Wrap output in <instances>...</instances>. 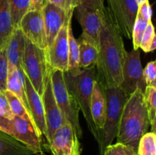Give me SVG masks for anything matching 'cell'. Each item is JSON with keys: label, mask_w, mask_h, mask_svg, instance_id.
Instances as JSON below:
<instances>
[{"label": "cell", "mask_w": 156, "mask_h": 155, "mask_svg": "<svg viewBox=\"0 0 156 155\" xmlns=\"http://www.w3.org/2000/svg\"><path fill=\"white\" fill-rule=\"evenodd\" d=\"M123 36L105 14L98 43L95 62L97 81L105 89L118 88L123 81V68L126 56Z\"/></svg>", "instance_id": "1"}, {"label": "cell", "mask_w": 156, "mask_h": 155, "mask_svg": "<svg viewBox=\"0 0 156 155\" xmlns=\"http://www.w3.org/2000/svg\"><path fill=\"white\" fill-rule=\"evenodd\" d=\"M149 115L144 99V91L136 88L126 99L119 122L117 142L128 146L137 153L140 138L148 132Z\"/></svg>", "instance_id": "2"}, {"label": "cell", "mask_w": 156, "mask_h": 155, "mask_svg": "<svg viewBox=\"0 0 156 155\" xmlns=\"http://www.w3.org/2000/svg\"><path fill=\"white\" fill-rule=\"evenodd\" d=\"M64 79L69 91L76 100L79 111L83 113L88 130L98 143L100 134L94 125L91 113V94L93 87L97 81L95 65L65 71Z\"/></svg>", "instance_id": "3"}, {"label": "cell", "mask_w": 156, "mask_h": 155, "mask_svg": "<svg viewBox=\"0 0 156 155\" xmlns=\"http://www.w3.org/2000/svg\"><path fill=\"white\" fill-rule=\"evenodd\" d=\"M21 67L34 88L42 95L52 70L47 62L45 50L38 48L26 39Z\"/></svg>", "instance_id": "4"}, {"label": "cell", "mask_w": 156, "mask_h": 155, "mask_svg": "<svg viewBox=\"0 0 156 155\" xmlns=\"http://www.w3.org/2000/svg\"><path fill=\"white\" fill-rule=\"evenodd\" d=\"M105 94L107 111L105 126L101 132L98 142L100 155H103L105 148L112 144L114 139L116 138L122 111L127 99L120 87L107 88L105 89Z\"/></svg>", "instance_id": "5"}, {"label": "cell", "mask_w": 156, "mask_h": 155, "mask_svg": "<svg viewBox=\"0 0 156 155\" xmlns=\"http://www.w3.org/2000/svg\"><path fill=\"white\" fill-rule=\"evenodd\" d=\"M50 78L53 86V94L64 119L73 126L79 138L82 139V130L79 122L80 111L74 97L66 84L64 71L52 69L50 72Z\"/></svg>", "instance_id": "6"}, {"label": "cell", "mask_w": 156, "mask_h": 155, "mask_svg": "<svg viewBox=\"0 0 156 155\" xmlns=\"http://www.w3.org/2000/svg\"><path fill=\"white\" fill-rule=\"evenodd\" d=\"M0 131L28 147L34 155L44 152L43 139L37 135L31 123L21 117L14 115L10 119H1Z\"/></svg>", "instance_id": "7"}, {"label": "cell", "mask_w": 156, "mask_h": 155, "mask_svg": "<svg viewBox=\"0 0 156 155\" xmlns=\"http://www.w3.org/2000/svg\"><path fill=\"white\" fill-rule=\"evenodd\" d=\"M110 20L122 36L132 39L134 22L138 12L136 0H108L106 7Z\"/></svg>", "instance_id": "8"}, {"label": "cell", "mask_w": 156, "mask_h": 155, "mask_svg": "<svg viewBox=\"0 0 156 155\" xmlns=\"http://www.w3.org/2000/svg\"><path fill=\"white\" fill-rule=\"evenodd\" d=\"M76 19L82 29V36L97 46L106 14V7H95L79 2L75 9Z\"/></svg>", "instance_id": "9"}, {"label": "cell", "mask_w": 156, "mask_h": 155, "mask_svg": "<svg viewBox=\"0 0 156 155\" xmlns=\"http://www.w3.org/2000/svg\"><path fill=\"white\" fill-rule=\"evenodd\" d=\"M80 140L73 126L65 122L54 132L47 146L52 155H81Z\"/></svg>", "instance_id": "10"}, {"label": "cell", "mask_w": 156, "mask_h": 155, "mask_svg": "<svg viewBox=\"0 0 156 155\" xmlns=\"http://www.w3.org/2000/svg\"><path fill=\"white\" fill-rule=\"evenodd\" d=\"M143 71L140 50L127 52L123 68V81L120 86L127 97L136 88H141L143 91L146 88Z\"/></svg>", "instance_id": "11"}, {"label": "cell", "mask_w": 156, "mask_h": 155, "mask_svg": "<svg viewBox=\"0 0 156 155\" xmlns=\"http://www.w3.org/2000/svg\"><path fill=\"white\" fill-rule=\"evenodd\" d=\"M72 18H69L58 32L54 41L46 51L47 62L51 69H57L62 71L68 70L69 45L68 30L72 24Z\"/></svg>", "instance_id": "12"}, {"label": "cell", "mask_w": 156, "mask_h": 155, "mask_svg": "<svg viewBox=\"0 0 156 155\" xmlns=\"http://www.w3.org/2000/svg\"><path fill=\"white\" fill-rule=\"evenodd\" d=\"M18 27L27 40L41 50H47V41L42 11H28L21 20Z\"/></svg>", "instance_id": "13"}, {"label": "cell", "mask_w": 156, "mask_h": 155, "mask_svg": "<svg viewBox=\"0 0 156 155\" xmlns=\"http://www.w3.org/2000/svg\"><path fill=\"white\" fill-rule=\"evenodd\" d=\"M41 97H42L43 104H44V117H45L46 129H47L45 138L48 142L54 132L62 124L66 122L56 103V99L53 94L50 75L47 80Z\"/></svg>", "instance_id": "14"}, {"label": "cell", "mask_w": 156, "mask_h": 155, "mask_svg": "<svg viewBox=\"0 0 156 155\" xmlns=\"http://www.w3.org/2000/svg\"><path fill=\"white\" fill-rule=\"evenodd\" d=\"M42 14L47 36V48H49L61 27L69 18L73 17V14H67L63 9L50 2L44 6L42 9Z\"/></svg>", "instance_id": "15"}, {"label": "cell", "mask_w": 156, "mask_h": 155, "mask_svg": "<svg viewBox=\"0 0 156 155\" xmlns=\"http://www.w3.org/2000/svg\"><path fill=\"white\" fill-rule=\"evenodd\" d=\"M24 72V71H23ZM24 84H25L26 92H27V100H28L29 107L31 116L34 122L37 131L39 134L40 137L43 138L46 135V123L45 117H44V104H43L42 97L40 95L36 90L34 88L30 81L27 76L24 74Z\"/></svg>", "instance_id": "16"}, {"label": "cell", "mask_w": 156, "mask_h": 155, "mask_svg": "<svg viewBox=\"0 0 156 155\" xmlns=\"http://www.w3.org/2000/svg\"><path fill=\"white\" fill-rule=\"evenodd\" d=\"M25 42L26 38L21 29L19 27L14 29L5 47L9 66H14L19 70L22 69L21 64L25 49Z\"/></svg>", "instance_id": "17"}, {"label": "cell", "mask_w": 156, "mask_h": 155, "mask_svg": "<svg viewBox=\"0 0 156 155\" xmlns=\"http://www.w3.org/2000/svg\"><path fill=\"white\" fill-rule=\"evenodd\" d=\"M106 111L107 99L105 89L96 81L93 87L92 94H91V113L94 125L100 134V136L101 132L105 126Z\"/></svg>", "instance_id": "18"}, {"label": "cell", "mask_w": 156, "mask_h": 155, "mask_svg": "<svg viewBox=\"0 0 156 155\" xmlns=\"http://www.w3.org/2000/svg\"><path fill=\"white\" fill-rule=\"evenodd\" d=\"M7 90L16 96L17 98L24 105L27 112L31 115L25 89V84H24V75L22 69L19 70L15 67L9 65Z\"/></svg>", "instance_id": "19"}, {"label": "cell", "mask_w": 156, "mask_h": 155, "mask_svg": "<svg viewBox=\"0 0 156 155\" xmlns=\"http://www.w3.org/2000/svg\"><path fill=\"white\" fill-rule=\"evenodd\" d=\"M79 46V68H85L95 65L98 58V47L81 35L77 39Z\"/></svg>", "instance_id": "20"}, {"label": "cell", "mask_w": 156, "mask_h": 155, "mask_svg": "<svg viewBox=\"0 0 156 155\" xmlns=\"http://www.w3.org/2000/svg\"><path fill=\"white\" fill-rule=\"evenodd\" d=\"M8 0H0V50L5 49L14 30Z\"/></svg>", "instance_id": "21"}, {"label": "cell", "mask_w": 156, "mask_h": 155, "mask_svg": "<svg viewBox=\"0 0 156 155\" xmlns=\"http://www.w3.org/2000/svg\"><path fill=\"white\" fill-rule=\"evenodd\" d=\"M0 155H34V153L15 138L4 133L0 135Z\"/></svg>", "instance_id": "22"}, {"label": "cell", "mask_w": 156, "mask_h": 155, "mask_svg": "<svg viewBox=\"0 0 156 155\" xmlns=\"http://www.w3.org/2000/svg\"><path fill=\"white\" fill-rule=\"evenodd\" d=\"M4 94L5 96L6 99H7L8 103H9V106H10L11 111L12 112L13 115L18 117H21V118L27 120V122L31 123V125L34 126L35 130H36L37 135H39L37 131L36 126H35L33 118H32L31 115L27 112V109H25L24 105L20 102V100L17 98L16 96L14 95L12 92H10V91H8V90L4 91Z\"/></svg>", "instance_id": "23"}, {"label": "cell", "mask_w": 156, "mask_h": 155, "mask_svg": "<svg viewBox=\"0 0 156 155\" xmlns=\"http://www.w3.org/2000/svg\"><path fill=\"white\" fill-rule=\"evenodd\" d=\"M14 28L18 27L20 21L30 9V0H8Z\"/></svg>", "instance_id": "24"}, {"label": "cell", "mask_w": 156, "mask_h": 155, "mask_svg": "<svg viewBox=\"0 0 156 155\" xmlns=\"http://www.w3.org/2000/svg\"><path fill=\"white\" fill-rule=\"evenodd\" d=\"M144 99L149 115L151 132L155 133L156 126V88L146 86L144 90Z\"/></svg>", "instance_id": "25"}, {"label": "cell", "mask_w": 156, "mask_h": 155, "mask_svg": "<svg viewBox=\"0 0 156 155\" xmlns=\"http://www.w3.org/2000/svg\"><path fill=\"white\" fill-rule=\"evenodd\" d=\"M68 45H69V62L68 70L76 69L79 68V46L77 39L73 35L72 24L69 27L68 30Z\"/></svg>", "instance_id": "26"}, {"label": "cell", "mask_w": 156, "mask_h": 155, "mask_svg": "<svg viewBox=\"0 0 156 155\" xmlns=\"http://www.w3.org/2000/svg\"><path fill=\"white\" fill-rule=\"evenodd\" d=\"M138 155H156V135L146 132L140 138L138 144Z\"/></svg>", "instance_id": "27"}, {"label": "cell", "mask_w": 156, "mask_h": 155, "mask_svg": "<svg viewBox=\"0 0 156 155\" xmlns=\"http://www.w3.org/2000/svg\"><path fill=\"white\" fill-rule=\"evenodd\" d=\"M149 22V21H146V19H144L140 15H136L132 32V40L133 45V50H136L140 49L142 37H143V35L144 33L145 30H146Z\"/></svg>", "instance_id": "28"}, {"label": "cell", "mask_w": 156, "mask_h": 155, "mask_svg": "<svg viewBox=\"0 0 156 155\" xmlns=\"http://www.w3.org/2000/svg\"><path fill=\"white\" fill-rule=\"evenodd\" d=\"M9 74V63L5 50H0V92L7 90V78Z\"/></svg>", "instance_id": "29"}, {"label": "cell", "mask_w": 156, "mask_h": 155, "mask_svg": "<svg viewBox=\"0 0 156 155\" xmlns=\"http://www.w3.org/2000/svg\"><path fill=\"white\" fill-rule=\"evenodd\" d=\"M156 39V35L155 33V27L152 21H149L147 24L144 33L142 37L140 49H142L145 53H149V48L152 45V42Z\"/></svg>", "instance_id": "30"}, {"label": "cell", "mask_w": 156, "mask_h": 155, "mask_svg": "<svg viewBox=\"0 0 156 155\" xmlns=\"http://www.w3.org/2000/svg\"><path fill=\"white\" fill-rule=\"evenodd\" d=\"M103 155H138V153L128 146L117 142L108 146Z\"/></svg>", "instance_id": "31"}, {"label": "cell", "mask_w": 156, "mask_h": 155, "mask_svg": "<svg viewBox=\"0 0 156 155\" xmlns=\"http://www.w3.org/2000/svg\"><path fill=\"white\" fill-rule=\"evenodd\" d=\"M143 78L146 86L156 88V62L151 61L148 62L143 71Z\"/></svg>", "instance_id": "32"}, {"label": "cell", "mask_w": 156, "mask_h": 155, "mask_svg": "<svg viewBox=\"0 0 156 155\" xmlns=\"http://www.w3.org/2000/svg\"><path fill=\"white\" fill-rule=\"evenodd\" d=\"M79 0H49V2L63 9L67 14H73Z\"/></svg>", "instance_id": "33"}, {"label": "cell", "mask_w": 156, "mask_h": 155, "mask_svg": "<svg viewBox=\"0 0 156 155\" xmlns=\"http://www.w3.org/2000/svg\"><path fill=\"white\" fill-rule=\"evenodd\" d=\"M14 115L11 111L4 92H0V120L2 119H10Z\"/></svg>", "instance_id": "34"}, {"label": "cell", "mask_w": 156, "mask_h": 155, "mask_svg": "<svg viewBox=\"0 0 156 155\" xmlns=\"http://www.w3.org/2000/svg\"><path fill=\"white\" fill-rule=\"evenodd\" d=\"M137 15H140L143 17L144 19L146 21H152V6H151L150 3H149V0L144 2L141 3L138 5V12Z\"/></svg>", "instance_id": "35"}, {"label": "cell", "mask_w": 156, "mask_h": 155, "mask_svg": "<svg viewBox=\"0 0 156 155\" xmlns=\"http://www.w3.org/2000/svg\"><path fill=\"white\" fill-rule=\"evenodd\" d=\"M49 2V0H30L29 11H42L44 6Z\"/></svg>", "instance_id": "36"}, {"label": "cell", "mask_w": 156, "mask_h": 155, "mask_svg": "<svg viewBox=\"0 0 156 155\" xmlns=\"http://www.w3.org/2000/svg\"><path fill=\"white\" fill-rule=\"evenodd\" d=\"M79 2L86 3L95 7H105V0H79Z\"/></svg>", "instance_id": "37"}, {"label": "cell", "mask_w": 156, "mask_h": 155, "mask_svg": "<svg viewBox=\"0 0 156 155\" xmlns=\"http://www.w3.org/2000/svg\"><path fill=\"white\" fill-rule=\"evenodd\" d=\"M136 1L137 4H138V5H140V4H141V3L147 1V0H136Z\"/></svg>", "instance_id": "38"}, {"label": "cell", "mask_w": 156, "mask_h": 155, "mask_svg": "<svg viewBox=\"0 0 156 155\" xmlns=\"http://www.w3.org/2000/svg\"><path fill=\"white\" fill-rule=\"evenodd\" d=\"M35 155H47V154L46 153H44V152H42V153H38V154H35Z\"/></svg>", "instance_id": "39"}, {"label": "cell", "mask_w": 156, "mask_h": 155, "mask_svg": "<svg viewBox=\"0 0 156 155\" xmlns=\"http://www.w3.org/2000/svg\"><path fill=\"white\" fill-rule=\"evenodd\" d=\"M2 134H4V132H1V131H0V135H2Z\"/></svg>", "instance_id": "40"}]
</instances>
